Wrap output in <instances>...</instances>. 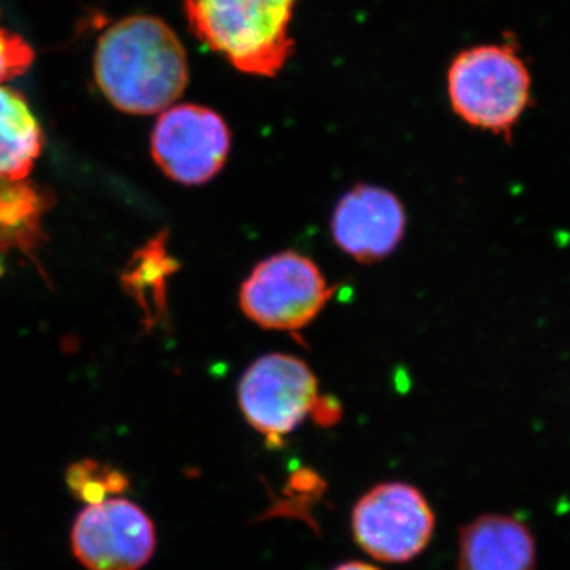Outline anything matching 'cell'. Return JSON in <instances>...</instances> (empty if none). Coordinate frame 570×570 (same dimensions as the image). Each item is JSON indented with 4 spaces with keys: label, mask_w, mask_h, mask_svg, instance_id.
<instances>
[{
    "label": "cell",
    "mask_w": 570,
    "mask_h": 570,
    "mask_svg": "<svg viewBox=\"0 0 570 570\" xmlns=\"http://www.w3.org/2000/svg\"><path fill=\"white\" fill-rule=\"evenodd\" d=\"M332 294L309 257L287 250L255 265L239 288V306L262 328L298 332L322 313Z\"/></svg>",
    "instance_id": "cell-4"
},
{
    "label": "cell",
    "mask_w": 570,
    "mask_h": 570,
    "mask_svg": "<svg viewBox=\"0 0 570 570\" xmlns=\"http://www.w3.org/2000/svg\"><path fill=\"white\" fill-rule=\"evenodd\" d=\"M67 487L75 498L86 505L99 504L121 494L129 487V479L119 469L107 466L96 460H81L66 472Z\"/></svg>",
    "instance_id": "cell-12"
},
{
    "label": "cell",
    "mask_w": 570,
    "mask_h": 570,
    "mask_svg": "<svg viewBox=\"0 0 570 570\" xmlns=\"http://www.w3.org/2000/svg\"><path fill=\"white\" fill-rule=\"evenodd\" d=\"M33 62V50L28 41L0 28V85L20 77Z\"/></svg>",
    "instance_id": "cell-14"
},
{
    "label": "cell",
    "mask_w": 570,
    "mask_h": 570,
    "mask_svg": "<svg viewBox=\"0 0 570 570\" xmlns=\"http://www.w3.org/2000/svg\"><path fill=\"white\" fill-rule=\"evenodd\" d=\"M333 570H381V569H377L376 566L367 564V562L348 561V562H344V564L337 566V568H335Z\"/></svg>",
    "instance_id": "cell-16"
},
{
    "label": "cell",
    "mask_w": 570,
    "mask_h": 570,
    "mask_svg": "<svg viewBox=\"0 0 570 570\" xmlns=\"http://www.w3.org/2000/svg\"><path fill=\"white\" fill-rule=\"evenodd\" d=\"M448 92L469 126L509 137L530 107L531 75L509 45H480L453 59Z\"/></svg>",
    "instance_id": "cell-3"
},
{
    "label": "cell",
    "mask_w": 570,
    "mask_h": 570,
    "mask_svg": "<svg viewBox=\"0 0 570 570\" xmlns=\"http://www.w3.org/2000/svg\"><path fill=\"white\" fill-rule=\"evenodd\" d=\"M311 415H313V419L316 420L318 425H335L341 417V404L337 403L335 397L318 396Z\"/></svg>",
    "instance_id": "cell-15"
},
{
    "label": "cell",
    "mask_w": 570,
    "mask_h": 570,
    "mask_svg": "<svg viewBox=\"0 0 570 570\" xmlns=\"http://www.w3.org/2000/svg\"><path fill=\"white\" fill-rule=\"evenodd\" d=\"M100 91L118 110L154 115L170 108L189 81V62L170 26L134 14L104 32L94 56Z\"/></svg>",
    "instance_id": "cell-1"
},
{
    "label": "cell",
    "mask_w": 570,
    "mask_h": 570,
    "mask_svg": "<svg viewBox=\"0 0 570 570\" xmlns=\"http://www.w3.org/2000/svg\"><path fill=\"white\" fill-rule=\"evenodd\" d=\"M436 517L415 487L385 482L373 487L352 510L355 542L374 560L407 562L433 539Z\"/></svg>",
    "instance_id": "cell-5"
},
{
    "label": "cell",
    "mask_w": 570,
    "mask_h": 570,
    "mask_svg": "<svg viewBox=\"0 0 570 570\" xmlns=\"http://www.w3.org/2000/svg\"><path fill=\"white\" fill-rule=\"evenodd\" d=\"M156 546L151 517L126 498L86 505L70 531L73 557L88 570H140Z\"/></svg>",
    "instance_id": "cell-7"
},
{
    "label": "cell",
    "mask_w": 570,
    "mask_h": 570,
    "mask_svg": "<svg viewBox=\"0 0 570 570\" xmlns=\"http://www.w3.org/2000/svg\"><path fill=\"white\" fill-rule=\"evenodd\" d=\"M298 0H184L195 36L236 70L275 77L294 52Z\"/></svg>",
    "instance_id": "cell-2"
},
{
    "label": "cell",
    "mask_w": 570,
    "mask_h": 570,
    "mask_svg": "<svg viewBox=\"0 0 570 570\" xmlns=\"http://www.w3.org/2000/svg\"><path fill=\"white\" fill-rule=\"evenodd\" d=\"M153 157L168 178L200 186L219 175L232 134L219 112L202 105H176L157 119L151 138Z\"/></svg>",
    "instance_id": "cell-8"
},
{
    "label": "cell",
    "mask_w": 570,
    "mask_h": 570,
    "mask_svg": "<svg viewBox=\"0 0 570 570\" xmlns=\"http://www.w3.org/2000/svg\"><path fill=\"white\" fill-rule=\"evenodd\" d=\"M459 570H535L538 542L519 517L485 513L460 530Z\"/></svg>",
    "instance_id": "cell-10"
},
{
    "label": "cell",
    "mask_w": 570,
    "mask_h": 570,
    "mask_svg": "<svg viewBox=\"0 0 570 570\" xmlns=\"http://www.w3.org/2000/svg\"><path fill=\"white\" fill-rule=\"evenodd\" d=\"M318 396L317 377L307 363L285 354L255 360L238 385L246 422L275 445L311 415Z\"/></svg>",
    "instance_id": "cell-6"
},
{
    "label": "cell",
    "mask_w": 570,
    "mask_h": 570,
    "mask_svg": "<svg viewBox=\"0 0 570 570\" xmlns=\"http://www.w3.org/2000/svg\"><path fill=\"white\" fill-rule=\"evenodd\" d=\"M406 234V212L384 187L358 184L337 202L332 235L340 249L362 264L395 253Z\"/></svg>",
    "instance_id": "cell-9"
},
{
    "label": "cell",
    "mask_w": 570,
    "mask_h": 570,
    "mask_svg": "<svg viewBox=\"0 0 570 570\" xmlns=\"http://www.w3.org/2000/svg\"><path fill=\"white\" fill-rule=\"evenodd\" d=\"M175 262L165 250L164 238L154 239L151 245L138 255L137 269L132 277L137 281L138 287L141 285V291L142 288L149 291L145 303L149 305L153 302V314L164 313L165 279L175 272Z\"/></svg>",
    "instance_id": "cell-13"
},
{
    "label": "cell",
    "mask_w": 570,
    "mask_h": 570,
    "mask_svg": "<svg viewBox=\"0 0 570 570\" xmlns=\"http://www.w3.org/2000/svg\"><path fill=\"white\" fill-rule=\"evenodd\" d=\"M41 145L39 121L24 97L0 86V179L17 183L31 174Z\"/></svg>",
    "instance_id": "cell-11"
}]
</instances>
